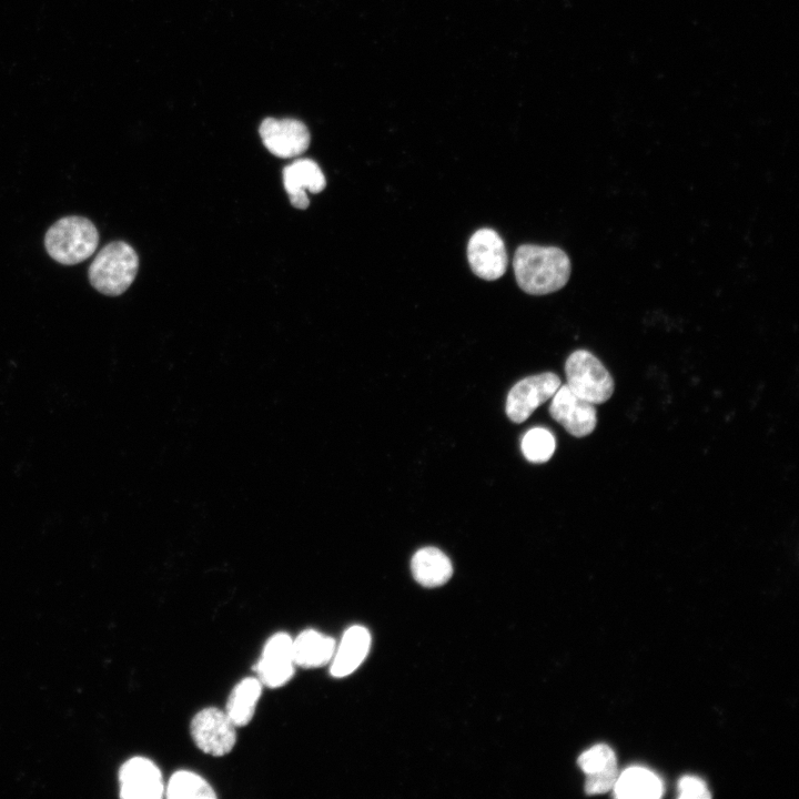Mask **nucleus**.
Segmentation results:
<instances>
[{"mask_svg": "<svg viewBox=\"0 0 799 799\" xmlns=\"http://www.w3.org/2000/svg\"><path fill=\"white\" fill-rule=\"evenodd\" d=\"M552 398L550 416L570 435L584 437L595 429L597 413L594 404L577 396L567 385H560Z\"/></svg>", "mask_w": 799, "mask_h": 799, "instance_id": "6e6552de", "label": "nucleus"}, {"mask_svg": "<svg viewBox=\"0 0 799 799\" xmlns=\"http://www.w3.org/2000/svg\"><path fill=\"white\" fill-rule=\"evenodd\" d=\"M139 256L134 249L114 241L105 245L89 266L91 285L100 293L117 296L124 293L134 281Z\"/></svg>", "mask_w": 799, "mask_h": 799, "instance_id": "7ed1b4c3", "label": "nucleus"}, {"mask_svg": "<svg viewBox=\"0 0 799 799\" xmlns=\"http://www.w3.org/2000/svg\"><path fill=\"white\" fill-rule=\"evenodd\" d=\"M336 641L314 629H305L292 640L293 661L295 666L316 668L332 660Z\"/></svg>", "mask_w": 799, "mask_h": 799, "instance_id": "2eb2a0df", "label": "nucleus"}, {"mask_svg": "<svg viewBox=\"0 0 799 799\" xmlns=\"http://www.w3.org/2000/svg\"><path fill=\"white\" fill-rule=\"evenodd\" d=\"M235 728L225 711L208 707L193 717L190 732L200 750L214 757H222L235 746Z\"/></svg>", "mask_w": 799, "mask_h": 799, "instance_id": "39448f33", "label": "nucleus"}, {"mask_svg": "<svg viewBox=\"0 0 799 799\" xmlns=\"http://www.w3.org/2000/svg\"><path fill=\"white\" fill-rule=\"evenodd\" d=\"M555 438L546 428H532L523 437L522 451L524 456L533 463L547 462L555 451Z\"/></svg>", "mask_w": 799, "mask_h": 799, "instance_id": "aec40b11", "label": "nucleus"}, {"mask_svg": "<svg viewBox=\"0 0 799 799\" xmlns=\"http://www.w3.org/2000/svg\"><path fill=\"white\" fill-rule=\"evenodd\" d=\"M292 638L286 633L274 634L266 641L254 669L259 680L269 688L285 685L294 674Z\"/></svg>", "mask_w": 799, "mask_h": 799, "instance_id": "9d476101", "label": "nucleus"}, {"mask_svg": "<svg viewBox=\"0 0 799 799\" xmlns=\"http://www.w3.org/2000/svg\"><path fill=\"white\" fill-rule=\"evenodd\" d=\"M567 386L591 404L607 402L614 393V380L604 364L590 352L577 350L565 364Z\"/></svg>", "mask_w": 799, "mask_h": 799, "instance_id": "20e7f679", "label": "nucleus"}, {"mask_svg": "<svg viewBox=\"0 0 799 799\" xmlns=\"http://www.w3.org/2000/svg\"><path fill=\"white\" fill-rule=\"evenodd\" d=\"M283 183L291 204L300 210L309 206L306 192L320 193L326 185L318 164L310 159H299L283 169Z\"/></svg>", "mask_w": 799, "mask_h": 799, "instance_id": "f8f14e48", "label": "nucleus"}, {"mask_svg": "<svg viewBox=\"0 0 799 799\" xmlns=\"http://www.w3.org/2000/svg\"><path fill=\"white\" fill-rule=\"evenodd\" d=\"M370 646L371 635L365 627L354 625L347 628L335 648L331 675L336 678L351 675L366 658Z\"/></svg>", "mask_w": 799, "mask_h": 799, "instance_id": "4468645a", "label": "nucleus"}, {"mask_svg": "<svg viewBox=\"0 0 799 799\" xmlns=\"http://www.w3.org/2000/svg\"><path fill=\"white\" fill-rule=\"evenodd\" d=\"M513 267L518 286L530 295H545L563 289L572 272L570 260L562 249L536 244L519 245Z\"/></svg>", "mask_w": 799, "mask_h": 799, "instance_id": "f257e3e1", "label": "nucleus"}, {"mask_svg": "<svg viewBox=\"0 0 799 799\" xmlns=\"http://www.w3.org/2000/svg\"><path fill=\"white\" fill-rule=\"evenodd\" d=\"M467 260L476 276L486 281L499 279L508 263L503 239L493 229L475 231L467 243Z\"/></svg>", "mask_w": 799, "mask_h": 799, "instance_id": "0eeeda50", "label": "nucleus"}, {"mask_svg": "<svg viewBox=\"0 0 799 799\" xmlns=\"http://www.w3.org/2000/svg\"><path fill=\"white\" fill-rule=\"evenodd\" d=\"M560 386V378L552 372L525 377L509 391L506 400V414L515 423L526 421L530 414L553 397Z\"/></svg>", "mask_w": 799, "mask_h": 799, "instance_id": "423d86ee", "label": "nucleus"}, {"mask_svg": "<svg viewBox=\"0 0 799 799\" xmlns=\"http://www.w3.org/2000/svg\"><path fill=\"white\" fill-rule=\"evenodd\" d=\"M259 132L264 146L275 156L283 159L301 155L311 141L305 124L295 119L266 118Z\"/></svg>", "mask_w": 799, "mask_h": 799, "instance_id": "1a4fd4ad", "label": "nucleus"}, {"mask_svg": "<svg viewBox=\"0 0 799 799\" xmlns=\"http://www.w3.org/2000/svg\"><path fill=\"white\" fill-rule=\"evenodd\" d=\"M99 233L87 218L70 215L53 223L45 233L48 254L58 263L74 265L90 257L97 250Z\"/></svg>", "mask_w": 799, "mask_h": 799, "instance_id": "f03ea898", "label": "nucleus"}, {"mask_svg": "<svg viewBox=\"0 0 799 799\" xmlns=\"http://www.w3.org/2000/svg\"><path fill=\"white\" fill-rule=\"evenodd\" d=\"M169 799H214L216 795L210 783L195 772H174L164 789Z\"/></svg>", "mask_w": 799, "mask_h": 799, "instance_id": "6ab92c4d", "label": "nucleus"}, {"mask_svg": "<svg viewBox=\"0 0 799 799\" xmlns=\"http://www.w3.org/2000/svg\"><path fill=\"white\" fill-rule=\"evenodd\" d=\"M411 570L414 579L425 587L444 585L453 574L449 558L438 548L424 547L412 557Z\"/></svg>", "mask_w": 799, "mask_h": 799, "instance_id": "dca6fc26", "label": "nucleus"}, {"mask_svg": "<svg viewBox=\"0 0 799 799\" xmlns=\"http://www.w3.org/2000/svg\"><path fill=\"white\" fill-rule=\"evenodd\" d=\"M120 796L127 799H159L163 797L162 773L148 758L134 757L120 769Z\"/></svg>", "mask_w": 799, "mask_h": 799, "instance_id": "9b49d317", "label": "nucleus"}, {"mask_svg": "<svg viewBox=\"0 0 799 799\" xmlns=\"http://www.w3.org/2000/svg\"><path fill=\"white\" fill-rule=\"evenodd\" d=\"M578 765L587 776V795H599L614 788L618 777L617 760L607 745H596L584 751L578 758Z\"/></svg>", "mask_w": 799, "mask_h": 799, "instance_id": "ddd939ff", "label": "nucleus"}, {"mask_svg": "<svg viewBox=\"0 0 799 799\" xmlns=\"http://www.w3.org/2000/svg\"><path fill=\"white\" fill-rule=\"evenodd\" d=\"M679 798L682 799H706L710 793L706 783L694 776H685L678 783Z\"/></svg>", "mask_w": 799, "mask_h": 799, "instance_id": "412c9836", "label": "nucleus"}, {"mask_svg": "<svg viewBox=\"0 0 799 799\" xmlns=\"http://www.w3.org/2000/svg\"><path fill=\"white\" fill-rule=\"evenodd\" d=\"M262 692V682L255 677H246L232 689L225 712L235 727L246 726L253 718Z\"/></svg>", "mask_w": 799, "mask_h": 799, "instance_id": "a211bd4d", "label": "nucleus"}, {"mask_svg": "<svg viewBox=\"0 0 799 799\" xmlns=\"http://www.w3.org/2000/svg\"><path fill=\"white\" fill-rule=\"evenodd\" d=\"M615 796L623 799H656L663 793L661 780L643 767H630L618 775Z\"/></svg>", "mask_w": 799, "mask_h": 799, "instance_id": "f3484780", "label": "nucleus"}]
</instances>
